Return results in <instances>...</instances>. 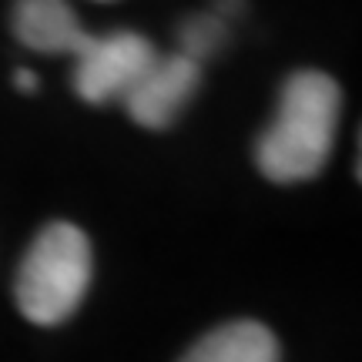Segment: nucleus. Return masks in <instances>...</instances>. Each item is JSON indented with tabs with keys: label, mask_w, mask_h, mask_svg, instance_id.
<instances>
[{
	"label": "nucleus",
	"mask_w": 362,
	"mask_h": 362,
	"mask_svg": "<svg viewBox=\"0 0 362 362\" xmlns=\"http://www.w3.org/2000/svg\"><path fill=\"white\" fill-rule=\"evenodd\" d=\"M342 90L322 71H298L279 94V115L255 144V165L269 181H309L332 155Z\"/></svg>",
	"instance_id": "nucleus-1"
},
{
	"label": "nucleus",
	"mask_w": 362,
	"mask_h": 362,
	"mask_svg": "<svg viewBox=\"0 0 362 362\" xmlns=\"http://www.w3.org/2000/svg\"><path fill=\"white\" fill-rule=\"evenodd\" d=\"M359 148H362V134H359ZM356 175H359V181H362V158H359V165H356Z\"/></svg>",
	"instance_id": "nucleus-9"
},
{
	"label": "nucleus",
	"mask_w": 362,
	"mask_h": 362,
	"mask_svg": "<svg viewBox=\"0 0 362 362\" xmlns=\"http://www.w3.org/2000/svg\"><path fill=\"white\" fill-rule=\"evenodd\" d=\"M181 362H279V339L269 325L238 319L202 336Z\"/></svg>",
	"instance_id": "nucleus-6"
},
{
	"label": "nucleus",
	"mask_w": 362,
	"mask_h": 362,
	"mask_svg": "<svg viewBox=\"0 0 362 362\" xmlns=\"http://www.w3.org/2000/svg\"><path fill=\"white\" fill-rule=\"evenodd\" d=\"M13 84H17V90H24V94H34V90H37V74L21 67V71L13 74Z\"/></svg>",
	"instance_id": "nucleus-8"
},
{
	"label": "nucleus",
	"mask_w": 362,
	"mask_h": 362,
	"mask_svg": "<svg viewBox=\"0 0 362 362\" xmlns=\"http://www.w3.org/2000/svg\"><path fill=\"white\" fill-rule=\"evenodd\" d=\"M11 24L13 37L37 54H78L88 40L67 0H17Z\"/></svg>",
	"instance_id": "nucleus-5"
},
{
	"label": "nucleus",
	"mask_w": 362,
	"mask_h": 362,
	"mask_svg": "<svg viewBox=\"0 0 362 362\" xmlns=\"http://www.w3.org/2000/svg\"><path fill=\"white\" fill-rule=\"evenodd\" d=\"M198 81H202V64L188 61L185 54H158L151 67L131 84V90L121 101L134 124L161 131L192 101Z\"/></svg>",
	"instance_id": "nucleus-4"
},
{
	"label": "nucleus",
	"mask_w": 362,
	"mask_h": 362,
	"mask_svg": "<svg viewBox=\"0 0 362 362\" xmlns=\"http://www.w3.org/2000/svg\"><path fill=\"white\" fill-rule=\"evenodd\" d=\"M155 57V44L138 30L88 34L81 51L74 54V90L88 104H107L115 98H124Z\"/></svg>",
	"instance_id": "nucleus-3"
},
{
	"label": "nucleus",
	"mask_w": 362,
	"mask_h": 362,
	"mask_svg": "<svg viewBox=\"0 0 362 362\" xmlns=\"http://www.w3.org/2000/svg\"><path fill=\"white\" fill-rule=\"evenodd\" d=\"M178 44V54H185L194 64H202L205 57H211L225 44V21L221 17H192V21L181 24Z\"/></svg>",
	"instance_id": "nucleus-7"
},
{
	"label": "nucleus",
	"mask_w": 362,
	"mask_h": 362,
	"mask_svg": "<svg viewBox=\"0 0 362 362\" xmlns=\"http://www.w3.org/2000/svg\"><path fill=\"white\" fill-rule=\"evenodd\" d=\"M90 285V242L71 221H51L17 269L13 298L34 325H61Z\"/></svg>",
	"instance_id": "nucleus-2"
}]
</instances>
